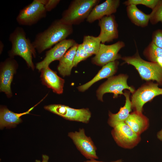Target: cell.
Instances as JSON below:
<instances>
[{
	"instance_id": "7a4b0ae2",
	"label": "cell",
	"mask_w": 162,
	"mask_h": 162,
	"mask_svg": "<svg viewBox=\"0 0 162 162\" xmlns=\"http://www.w3.org/2000/svg\"><path fill=\"white\" fill-rule=\"evenodd\" d=\"M9 40L12 44L8 52L10 57L19 56L23 59L28 67L34 70V65L32 60V56L35 57L36 50L32 42L27 38L24 29L18 27L10 35Z\"/></svg>"
},
{
	"instance_id": "ba28073f",
	"label": "cell",
	"mask_w": 162,
	"mask_h": 162,
	"mask_svg": "<svg viewBox=\"0 0 162 162\" xmlns=\"http://www.w3.org/2000/svg\"><path fill=\"white\" fill-rule=\"evenodd\" d=\"M111 134L116 143L125 148H134L141 140L140 136L136 134L125 122H120L113 128Z\"/></svg>"
},
{
	"instance_id": "52a82bcc",
	"label": "cell",
	"mask_w": 162,
	"mask_h": 162,
	"mask_svg": "<svg viewBox=\"0 0 162 162\" xmlns=\"http://www.w3.org/2000/svg\"><path fill=\"white\" fill-rule=\"evenodd\" d=\"M44 108L64 118L72 121L88 123L91 116L88 108L75 109L61 104H51L44 106Z\"/></svg>"
},
{
	"instance_id": "836d02e7",
	"label": "cell",
	"mask_w": 162,
	"mask_h": 162,
	"mask_svg": "<svg viewBox=\"0 0 162 162\" xmlns=\"http://www.w3.org/2000/svg\"><path fill=\"white\" fill-rule=\"evenodd\" d=\"M160 92H161V94L162 95V88H161Z\"/></svg>"
},
{
	"instance_id": "2e32d148",
	"label": "cell",
	"mask_w": 162,
	"mask_h": 162,
	"mask_svg": "<svg viewBox=\"0 0 162 162\" xmlns=\"http://www.w3.org/2000/svg\"><path fill=\"white\" fill-rule=\"evenodd\" d=\"M42 100L28 111L21 113H15L5 106L1 107L0 110V128L2 129L4 127L7 128H14L22 122L21 117L25 115L30 114V112Z\"/></svg>"
},
{
	"instance_id": "4fadbf2b",
	"label": "cell",
	"mask_w": 162,
	"mask_h": 162,
	"mask_svg": "<svg viewBox=\"0 0 162 162\" xmlns=\"http://www.w3.org/2000/svg\"><path fill=\"white\" fill-rule=\"evenodd\" d=\"M18 66L16 61L11 57L1 64L0 91L5 93L9 98L12 95L11 85Z\"/></svg>"
},
{
	"instance_id": "3957f363",
	"label": "cell",
	"mask_w": 162,
	"mask_h": 162,
	"mask_svg": "<svg viewBox=\"0 0 162 162\" xmlns=\"http://www.w3.org/2000/svg\"><path fill=\"white\" fill-rule=\"evenodd\" d=\"M99 0H74L64 10L60 19L63 23L73 25H78L87 19Z\"/></svg>"
},
{
	"instance_id": "6da1fadb",
	"label": "cell",
	"mask_w": 162,
	"mask_h": 162,
	"mask_svg": "<svg viewBox=\"0 0 162 162\" xmlns=\"http://www.w3.org/2000/svg\"><path fill=\"white\" fill-rule=\"evenodd\" d=\"M73 32L72 25L55 20L44 31L37 34L32 42L36 50L40 53L66 39Z\"/></svg>"
},
{
	"instance_id": "d6a6232c",
	"label": "cell",
	"mask_w": 162,
	"mask_h": 162,
	"mask_svg": "<svg viewBox=\"0 0 162 162\" xmlns=\"http://www.w3.org/2000/svg\"><path fill=\"white\" fill-rule=\"evenodd\" d=\"M4 48V44L2 41H0V53L1 54L2 52L3 49Z\"/></svg>"
},
{
	"instance_id": "5b68a950",
	"label": "cell",
	"mask_w": 162,
	"mask_h": 162,
	"mask_svg": "<svg viewBox=\"0 0 162 162\" xmlns=\"http://www.w3.org/2000/svg\"><path fill=\"white\" fill-rule=\"evenodd\" d=\"M47 12L44 0H34L20 11L16 20L20 25L31 26L45 17Z\"/></svg>"
},
{
	"instance_id": "e0dca14e",
	"label": "cell",
	"mask_w": 162,
	"mask_h": 162,
	"mask_svg": "<svg viewBox=\"0 0 162 162\" xmlns=\"http://www.w3.org/2000/svg\"><path fill=\"white\" fill-rule=\"evenodd\" d=\"M40 77L43 83L54 92L61 94L63 92L64 80L48 66L41 70Z\"/></svg>"
},
{
	"instance_id": "ac0fdd59",
	"label": "cell",
	"mask_w": 162,
	"mask_h": 162,
	"mask_svg": "<svg viewBox=\"0 0 162 162\" xmlns=\"http://www.w3.org/2000/svg\"><path fill=\"white\" fill-rule=\"evenodd\" d=\"M118 64V62L116 61L103 66L92 80L86 83L79 86L77 88L78 90L80 92H84L99 80L112 76L116 72Z\"/></svg>"
},
{
	"instance_id": "484cf974",
	"label": "cell",
	"mask_w": 162,
	"mask_h": 162,
	"mask_svg": "<svg viewBox=\"0 0 162 162\" xmlns=\"http://www.w3.org/2000/svg\"><path fill=\"white\" fill-rule=\"evenodd\" d=\"M92 56L85 51L82 47V44H79L74 57L73 67L76 66L80 62L86 60Z\"/></svg>"
},
{
	"instance_id": "603a6c76",
	"label": "cell",
	"mask_w": 162,
	"mask_h": 162,
	"mask_svg": "<svg viewBox=\"0 0 162 162\" xmlns=\"http://www.w3.org/2000/svg\"><path fill=\"white\" fill-rule=\"evenodd\" d=\"M100 40L98 37L86 35L84 37L82 44L85 51L88 54L92 55H96L100 48Z\"/></svg>"
},
{
	"instance_id": "4316f807",
	"label": "cell",
	"mask_w": 162,
	"mask_h": 162,
	"mask_svg": "<svg viewBox=\"0 0 162 162\" xmlns=\"http://www.w3.org/2000/svg\"><path fill=\"white\" fill-rule=\"evenodd\" d=\"M159 0H128L123 4L126 6L133 4H142L153 9L157 5Z\"/></svg>"
},
{
	"instance_id": "30bf717a",
	"label": "cell",
	"mask_w": 162,
	"mask_h": 162,
	"mask_svg": "<svg viewBox=\"0 0 162 162\" xmlns=\"http://www.w3.org/2000/svg\"><path fill=\"white\" fill-rule=\"evenodd\" d=\"M125 45L124 43L120 41L110 45L101 43L98 52L92 58V63L97 65L103 66L121 58V56L118 52Z\"/></svg>"
},
{
	"instance_id": "7402d4cb",
	"label": "cell",
	"mask_w": 162,
	"mask_h": 162,
	"mask_svg": "<svg viewBox=\"0 0 162 162\" xmlns=\"http://www.w3.org/2000/svg\"><path fill=\"white\" fill-rule=\"evenodd\" d=\"M127 14L129 19L134 24L145 27L150 21L149 14H147L139 10L135 5H130L126 8Z\"/></svg>"
},
{
	"instance_id": "277c9868",
	"label": "cell",
	"mask_w": 162,
	"mask_h": 162,
	"mask_svg": "<svg viewBox=\"0 0 162 162\" xmlns=\"http://www.w3.org/2000/svg\"><path fill=\"white\" fill-rule=\"evenodd\" d=\"M122 59L124 63L134 66L143 79L155 80L159 83L162 84V67L158 63L142 59L137 50L133 56L124 57Z\"/></svg>"
},
{
	"instance_id": "8992f818",
	"label": "cell",
	"mask_w": 162,
	"mask_h": 162,
	"mask_svg": "<svg viewBox=\"0 0 162 162\" xmlns=\"http://www.w3.org/2000/svg\"><path fill=\"white\" fill-rule=\"evenodd\" d=\"M128 76L121 74L118 76H111L100 86L96 92V95L98 100L103 101L104 95L106 93L113 94V98L117 97L118 94H124L123 91L125 89H128L133 93L135 89L128 84Z\"/></svg>"
},
{
	"instance_id": "f1b7e54d",
	"label": "cell",
	"mask_w": 162,
	"mask_h": 162,
	"mask_svg": "<svg viewBox=\"0 0 162 162\" xmlns=\"http://www.w3.org/2000/svg\"><path fill=\"white\" fill-rule=\"evenodd\" d=\"M59 0H47L44 7L47 12L51 11L55 8L60 2Z\"/></svg>"
},
{
	"instance_id": "4dcf8cb0",
	"label": "cell",
	"mask_w": 162,
	"mask_h": 162,
	"mask_svg": "<svg viewBox=\"0 0 162 162\" xmlns=\"http://www.w3.org/2000/svg\"><path fill=\"white\" fill-rule=\"evenodd\" d=\"M122 160L121 159H120L116 160V161H112L111 162H122ZM83 162H104L100 161H97L95 159L94 160H88L86 161H84Z\"/></svg>"
},
{
	"instance_id": "7c38bea8",
	"label": "cell",
	"mask_w": 162,
	"mask_h": 162,
	"mask_svg": "<svg viewBox=\"0 0 162 162\" xmlns=\"http://www.w3.org/2000/svg\"><path fill=\"white\" fill-rule=\"evenodd\" d=\"M76 43L73 39H66L58 44L46 52L45 57L41 61L36 64V68L39 71L49 66L55 60L59 61L68 50Z\"/></svg>"
},
{
	"instance_id": "d6986e66",
	"label": "cell",
	"mask_w": 162,
	"mask_h": 162,
	"mask_svg": "<svg viewBox=\"0 0 162 162\" xmlns=\"http://www.w3.org/2000/svg\"><path fill=\"white\" fill-rule=\"evenodd\" d=\"M130 94V93L128 91L124 93L126 98L125 103L124 105L120 108L118 112L116 114L109 112L108 123L112 127L114 128L120 122H125L129 116L132 108Z\"/></svg>"
},
{
	"instance_id": "44dd1931",
	"label": "cell",
	"mask_w": 162,
	"mask_h": 162,
	"mask_svg": "<svg viewBox=\"0 0 162 162\" xmlns=\"http://www.w3.org/2000/svg\"><path fill=\"white\" fill-rule=\"evenodd\" d=\"M79 44L76 43L69 49L59 61L57 69L59 74L63 77L69 76L71 74Z\"/></svg>"
},
{
	"instance_id": "f546056e",
	"label": "cell",
	"mask_w": 162,
	"mask_h": 162,
	"mask_svg": "<svg viewBox=\"0 0 162 162\" xmlns=\"http://www.w3.org/2000/svg\"><path fill=\"white\" fill-rule=\"evenodd\" d=\"M42 161L41 162L39 160H36L35 162H48L49 159V156L45 154H43L42 155Z\"/></svg>"
},
{
	"instance_id": "ffe728a7",
	"label": "cell",
	"mask_w": 162,
	"mask_h": 162,
	"mask_svg": "<svg viewBox=\"0 0 162 162\" xmlns=\"http://www.w3.org/2000/svg\"><path fill=\"white\" fill-rule=\"evenodd\" d=\"M125 122L136 134L140 136L147 129L149 124L148 119L146 116L142 113L135 111L130 114Z\"/></svg>"
},
{
	"instance_id": "8fae6325",
	"label": "cell",
	"mask_w": 162,
	"mask_h": 162,
	"mask_svg": "<svg viewBox=\"0 0 162 162\" xmlns=\"http://www.w3.org/2000/svg\"><path fill=\"white\" fill-rule=\"evenodd\" d=\"M68 135L78 150L87 159H98L96 153V148L91 137L86 135L84 129H80L78 131L69 132Z\"/></svg>"
},
{
	"instance_id": "cb8c5ba5",
	"label": "cell",
	"mask_w": 162,
	"mask_h": 162,
	"mask_svg": "<svg viewBox=\"0 0 162 162\" xmlns=\"http://www.w3.org/2000/svg\"><path fill=\"white\" fill-rule=\"evenodd\" d=\"M143 53L151 62L156 63L157 59L162 57V48L151 42L144 50Z\"/></svg>"
},
{
	"instance_id": "1f68e13d",
	"label": "cell",
	"mask_w": 162,
	"mask_h": 162,
	"mask_svg": "<svg viewBox=\"0 0 162 162\" xmlns=\"http://www.w3.org/2000/svg\"><path fill=\"white\" fill-rule=\"evenodd\" d=\"M157 137L158 139L162 141V128L157 134Z\"/></svg>"
},
{
	"instance_id": "5bb4252c",
	"label": "cell",
	"mask_w": 162,
	"mask_h": 162,
	"mask_svg": "<svg viewBox=\"0 0 162 162\" xmlns=\"http://www.w3.org/2000/svg\"><path fill=\"white\" fill-rule=\"evenodd\" d=\"M100 31L98 37L102 44L112 41L118 38V25L113 15L106 16L99 20Z\"/></svg>"
},
{
	"instance_id": "9c48e42d",
	"label": "cell",
	"mask_w": 162,
	"mask_h": 162,
	"mask_svg": "<svg viewBox=\"0 0 162 162\" xmlns=\"http://www.w3.org/2000/svg\"><path fill=\"white\" fill-rule=\"evenodd\" d=\"M160 90L158 84L153 83H148L140 88L135 91L132 96V108L135 111L142 113L144 104L161 94Z\"/></svg>"
},
{
	"instance_id": "d4e9b609",
	"label": "cell",
	"mask_w": 162,
	"mask_h": 162,
	"mask_svg": "<svg viewBox=\"0 0 162 162\" xmlns=\"http://www.w3.org/2000/svg\"><path fill=\"white\" fill-rule=\"evenodd\" d=\"M149 15V21L152 24H155L159 22L162 23V0H159Z\"/></svg>"
},
{
	"instance_id": "9a60e30c",
	"label": "cell",
	"mask_w": 162,
	"mask_h": 162,
	"mask_svg": "<svg viewBox=\"0 0 162 162\" xmlns=\"http://www.w3.org/2000/svg\"><path fill=\"white\" fill-rule=\"evenodd\" d=\"M119 0H106L97 4L93 9L86 21L90 23L100 19L103 17L115 13L120 4Z\"/></svg>"
},
{
	"instance_id": "83f0119b",
	"label": "cell",
	"mask_w": 162,
	"mask_h": 162,
	"mask_svg": "<svg viewBox=\"0 0 162 162\" xmlns=\"http://www.w3.org/2000/svg\"><path fill=\"white\" fill-rule=\"evenodd\" d=\"M152 41L156 46L162 48V30L158 29L153 33Z\"/></svg>"
}]
</instances>
